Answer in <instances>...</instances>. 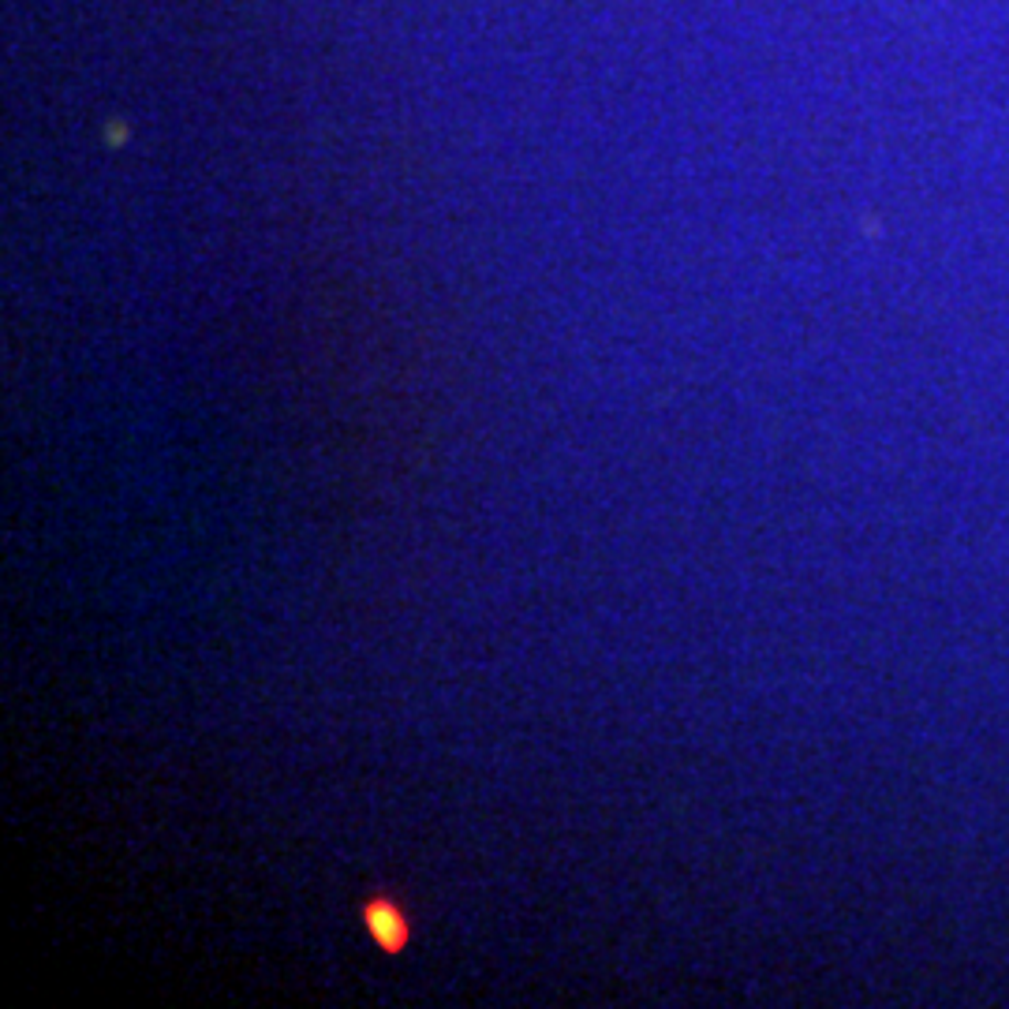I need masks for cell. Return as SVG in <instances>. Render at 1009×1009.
Listing matches in <instances>:
<instances>
[{
    "label": "cell",
    "instance_id": "cell-1",
    "mask_svg": "<svg viewBox=\"0 0 1009 1009\" xmlns=\"http://www.w3.org/2000/svg\"><path fill=\"white\" fill-rule=\"evenodd\" d=\"M367 927H370V935H375V943L381 949H400L408 943L404 916H400L389 901H370L367 905Z\"/></svg>",
    "mask_w": 1009,
    "mask_h": 1009
}]
</instances>
